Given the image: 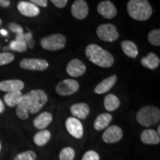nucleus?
<instances>
[{
  "instance_id": "obj_1",
  "label": "nucleus",
  "mask_w": 160,
  "mask_h": 160,
  "mask_svg": "<svg viewBox=\"0 0 160 160\" xmlns=\"http://www.w3.org/2000/svg\"><path fill=\"white\" fill-rule=\"evenodd\" d=\"M48 96L42 90H33L22 95L17 106L22 108L28 113H36L45 106Z\"/></svg>"
},
{
  "instance_id": "obj_2",
  "label": "nucleus",
  "mask_w": 160,
  "mask_h": 160,
  "mask_svg": "<svg viewBox=\"0 0 160 160\" xmlns=\"http://www.w3.org/2000/svg\"><path fill=\"white\" fill-rule=\"evenodd\" d=\"M85 56L92 63L101 68H110L114 63V58L111 53L96 44L87 46Z\"/></svg>"
},
{
  "instance_id": "obj_3",
  "label": "nucleus",
  "mask_w": 160,
  "mask_h": 160,
  "mask_svg": "<svg viewBox=\"0 0 160 160\" xmlns=\"http://www.w3.org/2000/svg\"><path fill=\"white\" fill-rule=\"evenodd\" d=\"M127 10L130 17L137 21H145L150 19L153 10L148 0H130Z\"/></svg>"
},
{
  "instance_id": "obj_4",
  "label": "nucleus",
  "mask_w": 160,
  "mask_h": 160,
  "mask_svg": "<svg viewBox=\"0 0 160 160\" xmlns=\"http://www.w3.org/2000/svg\"><path fill=\"white\" fill-rule=\"evenodd\" d=\"M136 117L139 125L144 127H150L159 122L160 111L154 106H145L138 111Z\"/></svg>"
},
{
  "instance_id": "obj_5",
  "label": "nucleus",
  "mask_w": 160,
  "mask_h": 160,
  "mask_svg": "<svg viewBox=\"0 0 160 160\" xmlns=\"http://www.w3.org/2000/svg\"><path fill=\"white\" fill-rule=\"evenodd\" d=\"M66 37L61 33H54L44 37L40 41L42 48L47 51H55L65 48L66 44Z\"/></svg>"
},
{
  "instance_id": "obj_6",
  "label": "nucleus",
  "mask_w": 160,
  "mask_h": 160,
  "mask_svg": "<svg viewBox=\"0 0 160 160\" xmlns=\"http://www.w3.org/2000/svg\"><path fill=\"white\" fill-rule=\"evenodd\" d=\"M97 34L100 39L105 42H114L119 38L117 28L112 24H103L97 29Z\"/></svg>"
},
{
  "instance_id": "obj_7",
  "label": "nucleus",
  "mask_w": 160,
  "mask_h": 160,
  "mask_svg": "<svg viewBox=\"0 0 160 160\" xmlns=\"http://www.w3.org/2000/svg\"><path fill=\"white\" fill-rule=\"evenodd\" d=\"M19 66L21 68L29 71H45L48 68V62L45 59L28 58L20 62Z\"/></svg>"
},
{
  "instance_id": "obj_8",
  "label": "nucleus",
  "mask_w": 160,
  "mask_h": 160,
  "mask_svg": "<svg viewBox=\"0 0 160 160\" xmlns=\"http://www.w3.org/2000/svg\"><path fill=\"white\" fill-rule=\"evenodd\" d=\"M79 88V85L74 79H65L56 86V91L60 96H69L76 93Z\"/></svg>"
},
{
  "instance_id": "obj_9",
  "label": "nucleus",
  "mask_w": 160,
  "mask_h": 160,
  "mask_svg": "<svg viewBox=\"0 0 160 160\" xmlns=\"http://www.w3.org/2000/svg\"><path fill=\"white\" fill-rule=\"evenodd\" d=\"M66 129L72 137L76 139H81L84 133L82 124L75 117H69L66 120Z\"/></svg>"
},
{
  "instance_id": "obj_10",
  "label": "nucleus",
  "mask_w": 160,
  "mask_h": 160,
  "mask_svg": "<svg viewBox=\"0 0 160 160\" xmlns=\"http://www.w3.org/2000/svg\"><path fill=\"white\" fill-rule=\"evenodd\" d=\"M122 137V130L117 125H111L104 131L102 134V140L105 143H116L119 142Z\"/></svg>"
},
{
  "instance_id": "obj_11",
  "label": "nucleus",
  "mask_w": 160,
  "mask_h": 160,
  "mask_svg": "<svg viewBox=\"0 0 160 160\" xmlns=\"http://www.w3.org/2000/svg\"><path fill=\"white\" fill-rule=\"evenodd\" d=\"M88 6L85 0H76L71 6V13L77 19H84L88 14Z\"/></svg>"
},
{
  "instance_id": "obj_12",
  "label": "nucleus",
  "mask_w": 160,
  "mask_h": 160,
  "mask_svg": "<svg viewBox=\"0 0 160 160\" xmlns=\"http://www.w3.org/2000/svg\"><path fill=\"white\" fill-rule=\"evenodd\" d=\"M66 71H67V73L71 77H81V76H82L86 72V66L79 59H72L68 64L67 68H66Z\"/></svg>"
},
{
  "instance_id": "obj_13",
  "label": "nucleus",
  "mask_w": 160,
  "mask_h": 160,
  "mask_svg": "<svg viewBox=\"0 0 160 160\" xmlns=\"http://www.w3.org/2000/svg\"><path fill=\"white\" fill-rule=\"evenodd\" d=\"M97 11L100 15L108 19H111L117 15V10L111 1H102L97 6Z\"/></svg>"
},
{
  "instance_id": "obj_14",
  "label": "nucleus",
  "mask_w": 160,
  "mask_h": 160,
  "mask_svg": "<svg viewBox=\"0 0 160 160\" xmlns=\"http://www.w3.org/2000/svg\"><path fill=\"white\" fill-rule=\"evenodd\" d=\"M17 9L21 14L28 17H35L40 13L39 7L29 2H19L18 3Z\"/></svg>"
},
{
  "instance_id": "obj_15",
  "label": "nucleus",
  "mask_w": 160,
  "mask_h": 160,
  "mask_svg": "<svg viewBox=\"0 0 160 160\" xmlns=\"http://www.w3.org/2000/svg\"><path fill=\"white\" fill-rule=\"evenodd\" d=\"M25 87V84L19 79H8L0 82V91L7 92L21 91Z\"/></svg>"
},
{
  "instance_id": "obj_16",
  "label": "nucleus",
  "mask_w": 160,
  "mask_h": 160,
  "mask_svg": "<svg viewBox=\"0 0 160 160\" xmlns=\"http://www.w3.org/2000/svg\"><path fill=\"white\" fill-rule=\"evenodd\" d=\"M117 81V77L116 75H111V77L106 78L101 82L98 84L94 89V93L97 94H103L109 91Z\"/></svg>"
},
{
  "instance_id": "obj_17",
  "label": "nucleus",
  "mask_w": 160,
  "mask_h": 160,
  "mask_svg": "<svg viewBox=\"0 0 160 160\" xmlns=\"http://www.w3.org/2000/svg\"><path fill=\"white\" fill-rule=\"evenodd\" d=\"M71 112L77 119H85L90 113V108L86 103H77L71 107Z\"/></svg>"
},
{
  "instance_id": "obj_18",
  "label": "nucleus",
  "mask_w": 160,
  "mask_h": 160,
  "mask_svg": "<svg viewBox=\"0 0 160 160\" xmlns=\"http://www.w3.org/2000/svg\"><path fill=\"white\" fill-rule=\"evenodd\" d=\"M140 139L145 145H157L160 142L159 135L154 130L147 129L142 132Z\"/></svg>"
},
{
  "instance_id": "obj_19",
  "label": "nucleus",
  "mask_w": 160,
  "mask_h": 160,
  "mask_svg": "<svg viewBox=\"0 0 160 160\" xmlns=\"http://www.w3.org/2000/svg\"><path fill=\"white\" fill-rule=\"evenodd\" d=\"M53 120V117L49 112H43L33 120V125L36 128L43 130L47 128Z\"/></svg>"
},
{
  "instance_id": "obj_20",
  "label": "nucleus",
  "mask_w": 160,
  "mask_h": 160,
  "mask_svg": "<svg viewBox=\"0 0 160 160\" xmlns=\"http://www.w3.org/2000/svg\"><path fill=\"white\" fill-rule=\"evenodd\" d=\"M141 64L146 68L154 70L159 67L160 64L159 58L154 53H149L148 56L141 59Z\"/></svg>"
},
{
  "instance_id": "obj_21",
  "label": "nucleus",
  "mask_w": 160,
  "mask_h": 160,
  "mask_svg": "<svg viewBox=\"0 0 160 160\" xmlns=\"http://www.w3.org/2000/svg\"><path fill=\"white\" fill-rule=\"evenodd\" d=\"M112 116L110 113H105L99 114L96 118L93 127L97 131H102V130L106 128L109 124L112 121Z\"/></svg>"
},
{
  "instance_id": "obj_22",
  "label": "nucleus",
  "mask_w": 160,
  "mask_h": 160,
  "mask_svg": "<svg viewBox=\"0 0 160 160\" xmlns=\"http://www.w3.org/2000/svg\"><path fill=\"white\" fill-rule=\"evenodd\" d=\"M121 48L122 49L125 55L131 58H136L138 56L139 51H138V48L133 42L130 41V40H125L121 43Z\"/></svg>"
},
{
  "instance_id": "obj_23",
  "label": "nucleus",
  "mask_w": 160,
  "mask_h": 160,
  "mask_svg": "<svg viewBox=\"0 0 160 160\" xmlns=\"http://www.w3.org/2000/svg\"><path fill=\"white\" fill-rule=\"evenodd\" d=\"M22 95L21 91L9 92L4 96V102L9 107H15V106H17Z\"/></svg>"
},
{
  "instance_id": "obj_24",
  "label": "nucleus",
  "mask_w": 160,
  "mask_h": 160,
  "mask_svg": "<svg viewBox=\"0 0 160 160\" xmlns=\"http://www.w3.org/2000/svg\"><path fill=\"white\" fill-rule=\"evenodd\" d=\"M120 105L119 98L114 94L107 95L104 100V106L108 111H113L117 110Z\"/></svg>"
},
{
  "instance_id": "obj_25",
  "label": "nucleus",
  "mask_w": 160,
  "mask_h": 160,
  "mask_svg": "<svg viewBox=\"0 0 160 160\" xmlns=\"http://www.w3.org/2000/svg\"><path fill=\"white\" fill-rule=\"evenodd\" d=\"M51 138V132L48 130H42L37 133L33 137V142L37 146H44Z\"/></svg>"
},
{
  "instance_id": "obj_26",
  "label": "nucleus",
  "mask_w": 160,
  "mask_h": 160,
  "mask_svg": "<svg viewBox=\"0 0 160 160\" xmlns=\"http://www.w3.org/2000/svg\"><path fill=\"white\" fill-rule=\"evenodd\" d=\"M75 157V151L71 147H65L59 153L60 160H73Z\"/></svg>"
},
{
  "instance_id": "obj_27",
  "label": "nucleus",
  "mask_w": 160,
  "mask_h": 160,
  "mask_svg": "<svg viewBox=\"0 0 160 160\" xmlns=\"http://www.w3.org/2000/svg\"><path fill=\"white\" fill-rule=\"evenodd\" d=\"M148 39L150 44L155 46L160 45V30L154 29L151 31L148 36Z\"/></svg>"
},
{
  "instance_id": "obj_28",
  "label": "nucleus",
  "mask_w": 160,
  "mask_h": 160,
  "mask_svg": "<svg viewBox=\"0 0 160 160\" xmlns=\"http://www.w3.org/2000/svg\"><path fill=\"white\" fill-rule=\"evenodd\" d=\"M8 48L13 50L17 52H24L28 48V45L25 42H23L17 41V40H13L10 43Z\"/></svg>"
},
{
  "instance_id": "obj_29",
  "label": "nucleus",
  "mask_w": 160,
  "mask_h": 160,
  "mask_svg": "<svg viewBox=\"0 0 160 160\" xmlns=\"http://www.w3.org/2000/svg\"><path fill=\"white\" fill-rule=\"evenodd\" d=\"M37 155L35 152L32 151H27L22 152L16 156L14 160H36Z\"/></svg>"
},
{
  "instance_id": "obj_30",
  "label": "nucleus",
  "mask_w": 160,
  "mask_h": 160,
  "mask_svg": "<svg viewBox=\"0 0 160 160\" xmlns=\"http://www.w3.org/2000/svg\"><path fill=\"white\" fill-rule=\"evenodd\" d=\"M14 55L9 52L0 53V66L8 65L14 60Z\"/></svg>"
},
{
  "instance_id": "obj_31",
  "label": "nucleus",
  "mask_w": 160,
  "mask_h": 160,
  "mask_svg": "<svg viewBox=\"0 0 160 160\" xmlns=\"http://www.w3.org/2000/svg\"><path fill=\"white\" fill-rule=\"evenodd\" d=\"M82 160H100L99 153L94 151H88L84 154Z\"/></svg>"
},
{
  "instance_id": "obj_32",
  "label": "nucleus",
  "mask_w": 160,
  "mask_h": 160,
  "mask_svg": "<svg viewBox=\"0 0 160 160\" xmlns=\"http://www.w3.org/2000/svg\"><path fill=\"white\" fill-rule=\"evenodd\" d=\"M16 113L17 116L20 119L25 120L27 119L29 117V113L26 110H25L22 108H20L19 106L17 107V110H16Z\"/></svg>"
},
{
  "instance_id": "obj_33",
  "label": "nucleus",
  "mask_w": 160,
  "mask_h": 160,
  "mask_svg": "<svg viewBox=\"0 0 160 160\" xmlns=\"http://www.w3.org/2000/svg\"><path fill=\"white\" fill-rule=\"evenodd\" d=\"M8 28L12 32L17 33V34H19V33H23L22 28L21 26L19 25L17 23L11 22L8 25Z\"/></svg>"
},
{
  "instance_id": "obj_34",
  "label": "nucleus",
  "mask_w": 160,
  "mask_h": 160,
  "mask_svg": "<svg viewBox=\"0 0 160 160\" xmlns=\"http://www.w3.org/2000/svg\"><path fill=\"white\" fill-rule=\"evenodd\" d=\"M51 2L59 8H65L68 3V0H51Z\"/></svg>"
},
{
  "instance_id": "obj_35",
  "label": "nucleus",
  "mask_w": 160,
  "mask_h": 160,
  "mask_svg": "<svg viewBox=\"0 0 160 160\" xmlns=\"http://www.w3.org/2000/svg\"><path fill=\"white\" fill-rule=\"evenodd\" d=\"M31 3L37 6L45 8L48 5V0H30Z\"/></svg>"
},
{
  "instance_id": "obj_36",
  "label": "nucleus",
  "mask_w": 160,
  "mask_h": 160,
  "mask_svg": "<svg viewBox=\"0 0 160 160\" xmlns=\"http://www.w3.org/2000/svg\"><path fill=\"white\" fill-rule=\"evenodd\" d=\"M11 5L10 0H0V6L2 8H8Z\"/></svg>"
},
{
  "instance_id": "obj_37",
  "label": "nucleus",
  "mask_w": 160,
  "mask_h": 160,
  "mask_svg": "<svg viewBox=\"0 0 160 160\" xmlns=\"http://www.w3.org/2000/svg\"><path fill=\"white\" fill-rule=\"evenodd\" d=\"M4 111H5V105H4L2 100L0 99V114L2 113Z\"/></svg>"
},
{
  "instance_id": "obj_38",
  "label": "nucleus",
  "mask_w": 160,
  "mask_h": 160,
  "mask_svg": "<svg viewBox=\"0 0 160 160\" xmlns=\"http://www.w3.org/2000/svg\"><path fill=\"white\" fill-rule=\"evenodd\" d=\"M0 33H1V34L3 35V36H7L8 35V32L6 31L5 30H1V31H0Z\"/></svg>"
},
{
  "instance_id": "obj_39",
  "label": "nucleus",
  "mask_w": 160,
  "mask_h": 160,
  "mask_svg": "<svg viewBox=\"0 0 160 160\" xmlns=\"http://www.w3.org/2000/svg\"><path fill=\"white\" fill-rule=\"evenodd\" d=\"M158 134H160V126L159 125V126H158Z\"/></svg>"
},
{
  "instance_id": "obj_40",
  "label": "nucleus",
  "mask_w": 160,
  "mask_h": 160,
  "mask_svg": "<svg viewBox=\"0 0 160 160\" xmlns=\"http://www.w3.org/2000/svg\"><path fill=\"white\" fill-rule=\"evenodd\" d=\"M2 25V20H1V19H0V25Z\"/></svg>"
},
{
  "instance_id": "obj_41",
  "label": "nucleus",
  "mask_w": 160,
  "mask_h": 160,
  "mask_svg": "<svg viewBox=\"0 0 160 160\" xmlns=\"http://www.w3.org/2000/svg\"><path fill=\"white\" fill-rule=\"evenodd\" d=\"M1 148H2V145H1V143H0V151H1Z\"/></svg>"
}]
</instances>
